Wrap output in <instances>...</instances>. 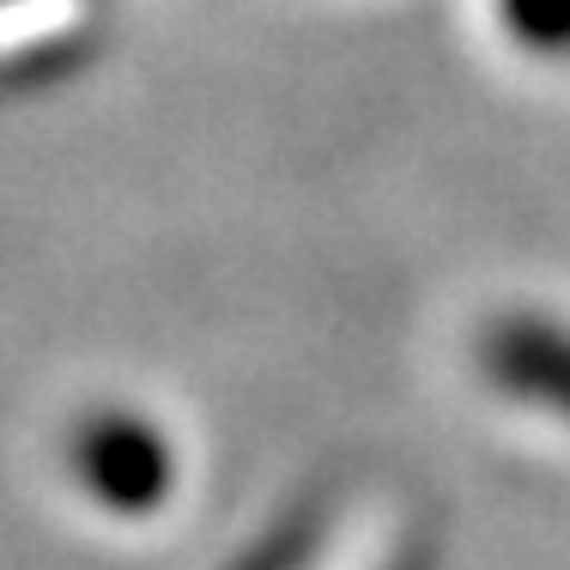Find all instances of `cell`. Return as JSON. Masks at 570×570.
Segmentation results:
<instances>
[{"instance_id":"obj_1","label":"cell","mask_w":570,"mask_h":570,"mask_svg":"<svg viewBox=\"0 0 570 570\" xmlns=\"http://www.w3.org/2000/svg\"><path fill=\"white\" fill-rule=\"evenodd\" d=\"M510 24L540 49H564L570 43V0H504Z\"/></svg>"}]
</instances>
